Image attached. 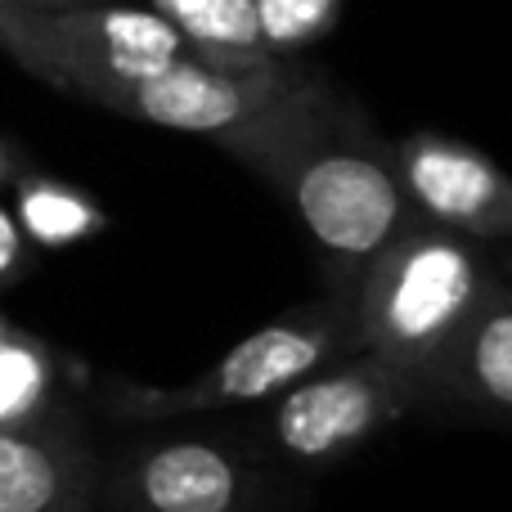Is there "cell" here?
<instances>
[{
  "label": "cell",
  "mask_w": 512,
  "mask_h": 512,
  "mask_svg": "<svg viewBox=\"0 0 512 512\" xmlns=\"http://www.w3.org/2000/svg\"><path fill=\"white\" fill-rule=\"evenodd\" d=\"M490 279L468 239L441 225H409L369 261L351 310L355 342L369 355L414 373L418 391L450 342L481 306Z\"/></svg>",
  "instance_id": "obj_1"
},
{
  "label": "cell",
  "mask_w": 512,
  "mask_h": 512,
  "mask_svg": "<svg viewBox=\"0 0 512 512\" xmlns=\"http://www.w3.org/2000/svg\"><path fill=\"white\" fill-rule=\"evenodd\" d=\"M265 176L288 189L315 243L342 261H373L414 225L391 158L337 131L333 99L265 162Z\"/></svg>",
  "instance_id": "obj_2"
},
{
  "label": "cell",
  "mask_w": 512,
  "mask_h": 512,
  "mask_svg": "<svg viewBox=\"0 0 512 512\" xmlns=\"http://www.w3.org/2000/svg\"><path fill=\"white\" fill-rule=\"evenodd\" d=\"M346 346L355 342L351 310L337 306H310L274 319V324L248 333L225 360H216L189 387H140V382H117L108 391V414L149 423V418H180V414H207L225 405H261V400L288 391L306 373L333 364Z\"/></svg>",
  "instance_id": "obj_3"
},
{
  "label": "cell",
  "mask_w": 512,
  "mask_h": 512,
  "mask_svg": "<svg viewBox=\"0 0 512 512\" xmlns=\"http://www.w3.org/2000/svg\"><path fill=\"white\" fill-rule=\"evenodd\" d=\"M423 405L418 378L364 351L360 360L328 364L279 391L274 441L297 463H333L355 445L373 441L391 423Z\"/></svg>",
  "instance_id": "obj_4"
},
{
  "label": "cell",
  "mask_w": 512,
  "mask_h": 512,
  "mask_svg": "<svg viewBox=\"0 0 512 512\" xmlns=\"http://www.w3.org/2000/svg\"><path fill=\"white\" fill-rule=\"evenodd\" d=\"M261 495V454L207 436L144 445L99 481L104 512H256Z\"/></svg>",
  "instance_id": "obj_5"
},
{
  "label": "cell",
  "mask_w": 512,
  "mask_h": 512,
  "mask_svg": "<svg viewBox=\"0 0 512 512\" xmlns=\"http://www.w3.org/2000/svg\"><path fill=\"white\" fill-rule=\"evenodd\" d=\"M387 158L405 198L441 230L463 239H504L512 230V185L486 153L445 135H414Z\"/></svg>",
  "instance_id": "obj_6"
},
{
  "label": "cell",
  "mask_w": 512,
  "mask_h": 512,
  "mask_svg": "<svg viewBox=\"0 0 512 512\" xmlns=\"http://www.w3.org/2000/svg\"><path fill=\"white\" fill-rule=\"evenodd\" d=\"M104 463L63 418L0 432V512H95Z\"/></svg>",
  "instance_id": "obj_7"
},
{
  "label": "cell",
  "mask_w": 512,
  "mask_h": 512,
  "mask_svg": "<svg viewBox=\"0 0 512 512\" xmlns=\"http://www.w3.org/2000/svg\"><path fill=\"white\" fill-rule=\"evenodd\" d=\"M427 400H450V405L495 409L508 414L512 405V315L508 292L499 279H490L481 306L463 324V333L450 342V351L436 360V369L423 378Z\"/></svg>",
  "instance_id": "obj_8"
},
{
  "label": "cell",
  "mask_w": 512,
  "mask_h": 512,
  "mask_svg": "<svg viewBox=\"0 0 512 512\" xmlns=\"http://www.w3.org/2000/svg\"><path fill=\"white\" fill-rule=\"evenodd\" d=\"M153 14H162L203 59L225 68H256L274 54L261 45L252 0H153Z\"/></svg>",
  "instance_id": "obj_9"
},
{
  "label": "cell",
  "mask_w": 512,
  "mask_h": 512,
  "mask_svg": "<svg viewBox=\"0 0 512 512\" xmlns=\"http://www.w3.org/2000/svg\"><path fill=\"white\" fill-rule=\"evenodd\" d=\"M14 221L41 248H72L108 225L99 203L54 176H14Z\"/></svg>",
  "instance_id": "obj_10"
},
{
  "label": "cell",
  "mask_w": 512,
  "mask_h": 512,
  "mask_svg": "<svg viewBox=\"0 0 512 512\" xmlns=\"http://www.w3.org/2000/svg\"><path fill=\"white\" fill-rule=\"evenodd\" d=\"M54 378L59 369H54L50 346L9 324V333L0 337V432L50 414Z\"/></svg>",
  "instance_id": "obj_11"
},
{
  "label": "cell",
  "mask_w": 512,
  "mask_h": 512,
  "mask_svg": "<svg viewBox=\"0 0 512 512\" xmlns=\"http://www.w3.org/2000/svg\"><path fill=\"white\" fill-rule=\"evenodd\" d=\"M256 32L274 59H288L301 45L333 32L342 0H252Z\"/></svg>",
  "instance_id": "obj_12"
},
{
  "label": "cell",
  "mask_w": 512,
  "mask_h": 512,
  "mask_svg": "<svg viewBox=\"0 0 512 512\" xmlns=\"http://www.w3.org/2000/svg\"><path fill=\"white\" fill-rule=\"evenodd\" d=\"M23 265H27V239H23V230H18L14 212L0 207V288L23 279Z\"/></svg>",
  "instance_id": "obj_13"
},
{
  "label": "cell",
  "mask_w": 512,
  "mask_h": 512,
  "mask_svg": "<svg viewBox=\"0 0 512 512\" xmlns=\"http://www.w3.org/2000/svg\"><path fill=\"white\" fill-rule=\"evenodd\" d=\"M77 5H99V0H0V9H77Z\"/></svg>",
  "instance_id": "obj_14"
},
{
  "label": "cell",
  "mask_w": 512,
  "mask_h": 512,
  "mask_svg": "<svg viewBox=\"0 0 512 512\" xmlns=\"http://www.w3.org/2000/svg\"><path fill=\"white\" fill-rule=\"evenodd\" d=\"M14 176H18V153H14V144L0 140V185H9Z\"/></svg>",
  "instance_id": "obj_15"
},
{
  "label": "cell",
  "mask_w": 512,
  "mask_h": 512,
  "mask_svg": "<svg viewBox=\"0 0 512 512\" xmlns=\"http://www.w3.org/2000/svg\"><path fill=\"white\" fill-rule=\"evenodd\" d=\"M9 333V319H0V337H5Z\"/></svg>",
  "instance_id": "obj_16"
}]
</instances>
